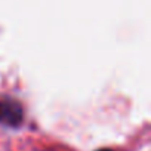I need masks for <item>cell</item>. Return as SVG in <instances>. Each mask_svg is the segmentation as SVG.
Masks as SVG:
<instances>
[{
    "instance_id": "obj_1",
    "label": "cell",
    "mask_w": 151,
    "mask_h": 151,
    "mask_svg": "<svg viewBox=\"0 0 151 151\" xmlns=\"http://www.w3.org/2000/svg\"><path fill=\"white\" fill-rule=\"evenodd\" d=\"M22 119L24 111L18 101L12 98L0 99V123L9 127H18L22 123Z\"/></svg>"
},
{
    "instance_id": "obj_2",
    "label": "cell",
    "mask_w": 151,
    "mask_h": 151,
    "mask_svg": "<svg viewBox=\"0 0 151 151\" xmlns=\"http://www.w3.org/2000/svg\"><path fill=\"white\" fill-rule=\"evenodd\" d=\"M99 151H111V150H99Z\"/></svg>"
}]
</instances>
